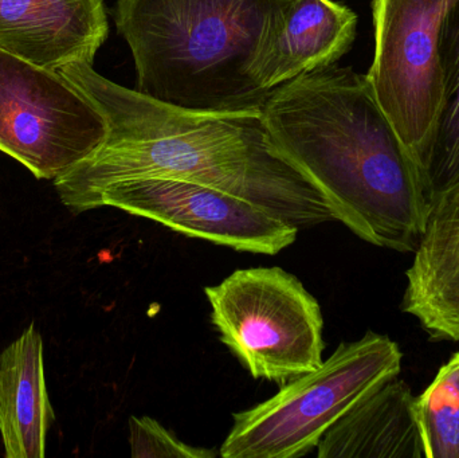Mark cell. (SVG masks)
Instances as JSON below:
<instances>
[{
    "instance_id": "cell-1",
    "label": "cell",
    "mask_w": 459,
    "mask_h": 458,
    "mask_svg": "<svg viewBox=\"0 0 459 458\" xmlns=\"http://www.w3.org/2000/svg\"><path fill=\"white\" fill-rule=\"evenodd\" d=\"M59 72L107 118L104 143L54 180L62 203L88 212L104 188L140 177H172L239 196L296 228L334 220L320 191L275 151L262 110L194 112L102 77L91 64Z\"/></svg>"
},
{
    "instance_id": "cell-2",
    "label": "cell",
    "mask_w": 459,
    "mask_h": 458,
    "mask_svg": "<svg viewBox=\"0 0 459 458\" xmlns=\"http://www.w3.org/2000/svg\"><path fill=\"white\" fill-rule=\"evenodd\" d=\"M261 110L275 151L320 191L334 220L375 246L415 252L428 199L366 74L329 66L299 75Z\"/></svg>"
},
{
    "instance_id": "cell-3",
    "label": "cell",
    "mask_w": 459,
    "mask_h": 458,
    "mask_svg": "<svg viewBox=\"0 0 459 458\" xmlns=\"http://www.w3.org/2000/svg\"><path fill=\"white\" fill-rule=\"evenodd\" d=\"M296 0H117L136 91L194 112L261 110L250 67L270 24Z\"/></svg>"
},
{
    "instance_id": "cell-4",
    "label": "cell",
    "mask_w": 459,
    "mask_h": 458,
    "mask_svg": "<svg viewBox=\"0 0 459 458\" xmlns=\"http://www.w3.org/2000/svg\"><path fill=\"white\" fill-rule=\"evenodd\" d=\"M402 352L388 336L368 331L342 343L320 367L282 385L264 402L234 414L220 449L223 458H299L372 390L401 373Z\"/></svg>"
},
{
    "instance_id": "cell-5",
    "label": "cell",
    "mask_w": 459,
    "mask_h": 458,
    "mask_svg": "<svg viewBox=\"0 0 459 458\" xmlns=\"http://www.w3.org/2000/svg\"><path fill=\"white\" fill-rule=\"evenodd\" d=\"M221 341L254 379L283 385L323 365L320 304L283 269H239L204 288Z\"/></svg>"
},
{
    "instance_id": "cell-6",
    "label": "cell",
    "mask_w": 459,
    "mask_h": 458,
    "mask_svg": "<svg viewBox=\"0 0 459 458\" xmlns=\"http://www.w3.org/2000/svg\"><path fill=\"white\" fill-rule=\"evenodd\" d=\"M100 108L59 70L0 50V151L56 180L104 143Z\"/></svg>"
},
{
    "instance_id": "cell-7",
    "label": "cell",
    "mask_w": 459,
    "mask_h": 458,
    "mask_svg": "<svg viewBox=\"0 0 459 458\" xmlns=\"http://www.w3.org/2000/svg\"><path fill=\"white\" fill-rule=\"evenodd\" d=\"M458 2L372 0L375 53L366 75L414 160L441 108L439 43L445 21Z\"/></svg>"
},
{
    "instance_id": "cell-8",
    "label": "cell",
    "mask_w": 459,
    "mask_h": 458,
    "mask_svg": "<svg viewBox=\"0 0 459 458\" xmlns=\"http://www.w3.org/2000/svg\"><path fill=\"white\" fill-rule=\"evenodd\" d=\"M115 207L178 233L238 252L275 255L294 244L299 228L226 191L172 177H140L104 188L89 210Z\"/></svg>"
},
{
    "instance_id": "cell-9",
    "label": "cell",
    "mask_w": 459,
    "mask_h": 458,
    "mask_svg": "<svg viewBox=\"0 0 459 458\" xmlns=\"http://www.w3.org/2000/svg\"><path fill=\"white\" fill-rule=\"evenodd\" d=\"M107 37L102 0H0V50L38 66L93 65Z\"/></svg>"
},
{
    "instance_id": "cell-10",
    "label": "cell",
    "mask_w": 459,
    "mask_h": 458,
    "mask_svg": "<svg viewBox=\"0 0 459 458\" xmlns=\"http://www.w3.org/2000/svg\"><path fill=\"white\" fill-rule=\"evenodd\" d=\"M358 15L334 0H296L270 24L250 73L266 94L299 75L333 66L352 48Z\"/></svg>"
},
{
    "instance_id": "cell-11",
    "label": "cell",
    "mask_w": 459,
    "mask_h": 458,
    "mask_svg": "<svg viewBox=\"0 0 459 458\" xmlns=\"http://www.w3.org/2000/svg\"><path fill=\"white\" fill-rule=\"evenodd\" d=\"M414 253L403 311L431 338L459 343V185L429 204Z\"/></svg>"
},
{
    "instance_id": "cell-12",
    "label": "cell",
    "mask_w": 459,
    "mask_h": 458,
    "mask_svg": "<svg viewBox=\"0 0 459 458\" xmlns=\"http://www.w3.org/2000/svg\"><path fill=\"white\" fill-rule=\"evenodd\" d=\"M318 458H426L409 385L393 378L348 410L317 445Z\"/></svg>"
},
{
    "instance_id": "cell-13",
    "label": "cell",
    "mask_w": 459,
    "mask_h": 458,
    "mask_svg": "<svg viewBox=\"0 0 459 458\" xmlns=\"http://www.w3.org/2000/svg\"><path fill=\"white\" fill-rule=\"evenodd\" d=\"M54 422L43 363V341L34 324L0 352V436L7 458L45 457Z\"/></svg>"
},
{
    "instance_id": "cell-14",
    "label": "cell",
    "mask_w": 459,
    "mask_h": 458,
    "mask_svg": "<svg viewBox=\"0 0 459 458\" xmlns=\"http://www.w3.org/2000/svg\"><path fill=\"white\" fill-rule=\"evenodd\" d=\"M439 56L442 104L431 134L415 159L428 204L459 185V2L445 21Z\"/></svg>"
},
{
    "instance_id": "cell-15",
    "label": "cell",
    "mask_w": 459,
    "mask_h": 458,
    "mask_svg": "<svg viewBox=\"0 0 459 458\" xmlns=\"http://www.w3.org/2000/svg\"><path fill=\"white\" fill-rule=\"evenodd\" d=\"M426 458H459V352L417 397Z\"/></svg>"
},
{
    "instance_id": "cell-16",
    "label": "cell",
    "mask_w": 459,
    "mask_h": 458,
    "mask_svg": "<svg viewBox=\"0 0 459 458\" xmlns=\"http://www.w3.org/2000/svg\"><path fill=\"white\" fill-rule=\"evenodd\" d=\"M129 444L134 458H214L217 452L182 443L151 417L129 419Z\"/></svg>"
}]
</instances>
